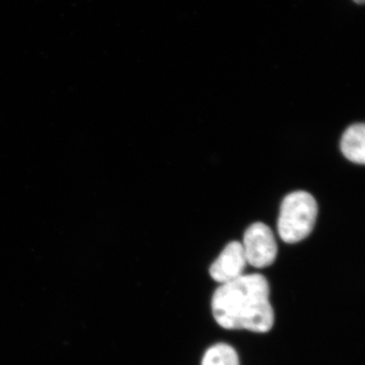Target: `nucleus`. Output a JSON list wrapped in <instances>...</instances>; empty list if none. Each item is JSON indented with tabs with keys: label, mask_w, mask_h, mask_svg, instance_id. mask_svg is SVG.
<instances>
[{
	"label": "nucleus",
	"mask_w": 365,
	"mask_h": 365,
	"mask_svg": "<svg viewBox=\"0 0 365 365\" xmlns=\"http://www.w3.org/2000/svg\"><path fill=\"white\" fill-rule=\"evenodd\" d=\"M318 205L316 199L305 191L287 195L280 207L277 230L287 244H295L307 238L316 225Z\"/></svg>",
	"instance_id": "obj_2"
},
{
	"label": "nucleus",
	"mask_w": 365,
	"mask_h": 365,
	"mask_svg": "<svg viewBox=\"0 0 365 365\" xmlns=\"http://www.w3.org/2000/svg\"><path fill=\"white\" fill-rule=\"evenodd\" d=\"M247 264L243 245L232 241L228 244L210 268V275L216 282L225 284L243 276Z\"/></svg>",
	"instance_id": "obj_4"
},
{
	"label": "nucleus",
	"mask_w": 365,
	"mask_h": 365,
	"mask_svg": "<svg viewBox=\"0 0 365 365\" xmlns=\"http://www.w3.org/2000/svg\"><path fill=\"white\" fill-rule=\"evenodd\" d=\"M353 1L358 4H364L365 0H353Z\"/></svg>",
	"instance_id": "obj_7"
},
{
	"label": "nucleus",
	"mask_w": 365,
	"mask_h": 365,
	"mask_svg": "<svg viewBox=\"0 0 365 365\" xmlns=\"http://www.w3.org/2000/svg\"><path fill=\"white\" fill-rule=\"evenodd\" d=\"M202 365H240L239 356L230 345L217 344L205 352Z\"/></svg>",
	"instance_id": "obj_6"
},
{
	"label": "nucleus",
	"mask_w": 365,
	"mask_h": 365,
	"mask_svg": "<svg viewBox=\"0 0 365 365\" xmlns=\"http://www.w3.org/2000/svg\"><path fill=\"white\" fill-rule=\"evenodd\" d=\"M270 287L261 274L243 275L219 287L214 293V318L227 330H248L264 333L274 324Z\"/></svg>",
	"instance_id": "obj_1"
},
{
	"label": "nucleus",
	"mask_w": 365,
	"mask_h": 365,
	"mask_svg": "<svg viewBox=\"0 0 365 365\" xmlns=\"http://www.w3.org/2000/svg\"><path fill=\"white\" fill-rule=\"evenodd\" d=\"M243 248L247 263L264 268L275 262L277 245L271 228L262 222L250 226L244 235Z\"/></svg>",
	"instance_id": "obj_3"
},
{
	"label": "nucleus",
	"mask_w": 365,
	"mask_h": 365,
	"mask_svg": "<svg viewBox=\"0 0 365 365\" xmlns=\"http://www.w3.org/2000/svg\"><path fill=\"white\" fill-rule=\"evenodd\" d=\"M340 147L349 161L365 165V124L349 127L342 135Z\"/></svg>",
	"instance_id": "obj_5"
}]
</instances>
